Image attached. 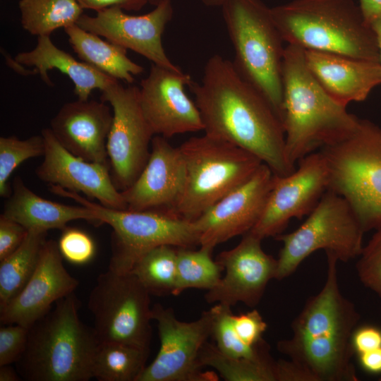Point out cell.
Listing matches in <instances>:
<instances>
[{"mask_svg":"<svg viewBox=\"0 0 381 381\" xmlns=\"http://www.w3.org/2000/svg\"><path fill=\"white\" fill-rule=\"evenodd\" d=\"M150 294L131 272L108 269L90 293L87 308L100 342H118L150 351Z\"/></svg>","mask_w":381,"mask_h":381,"instance_id":"obj_11","label":"cell"},{"mask_svg":"<svg viewBox=\"0 0 381 381\" xmlns=\"http://www.w3.org/2000/svg\"><path fill=\"white\" fill-rule=\"evenodd\" d=\"M212 252L201 247L198 250L177 248L176 282L173 295L179 296L188 289L209 291L217 285L223 268L212 260Z\"/></svg>","mask_w":381,"mask_h":381,"instance_id":"obj_32","label":"cell"},{"mask_svg":"<svg viewBox=\"0 0 381 381\" xmlns=\"http://www.w3.org/2000/svg\"><path fill=\"white\" fill-rule=\"evenodd\" d=\"M179 148L185 181L176 203L164 211L189 221L246 181L263 163L253 154L205 133L188 138Z\"/></svg>","mask_w":381,"mask_h":381,"instance_id":"obj_7","label":"cell"},{"mask_svg":"<svg viewBox=\"0 0 381 381\" xmlns=\"http://www.w3.org/2000/svg\"><path fill=\"white\" fill-rule=\"evenodd\" d=\"M4 325L0 328V366L19 359L25 349L29 330L18 324Z\"/></svg>","mask_w":381,"mask_h":381,"instance_id":"obj_37","label":"cell"},{"mask_svg":"<svg viewBox=\"0 0 381 381\" xmlns=\"http://www.w3.org/2000/svg\"><path fill=\"white\" fill-rule=\"evenodd\" d=\"M207 6H222L226 0H201Z\"/></svg>","mask_w":381,"mask_h":381,"instance_id":"obj_47","label":"cell"},{"mask_svg":"<svg viewBox=\"0 0 381 381\" xmlns=\"http://www.w3.org/2000/svg\"><path fill=\"white\" fill-rule=\"evenodd\" d=\"M44 140L41 135L27 139L16 136L0 138V195L8 198L11 193L8 179L13 171L24 161L43 156Z\"/></svg>","mask_w":381,"mask_h":381,"instance_id":"obj_34","label":"cell"},{"mask_svg":"<svg viewBox=\"0 0 381 381\" xmlns=\"http://www.w3.org/2000/svg\"><path fill=\"white\" fill-rule=\"evenodd\" d=\"M84 9L96 12L110 7H119L127 11H138L147 3V0H76Z\"/></svg>","mask_w":381,"mask_h":381,"instance_id":"obj_41","label":"cell"},{"mask_svg":"<svg viewBox=\"0 0 381 381\" xmlns=\"http://www.w3.org/2000/svg\"><path fill=\"white\" fill-rule=\"evenodd\" d=\"M106 103L78 99L66 103L52 118L50 129L59 143L73 155L109 166L107 143L113 111Z\"/></svg>","mask_w":381,"mask_h":381,"instance_id":"obj_22","label":"cell"},{"mask_svg":"<svg viewBox=\"0 0 381 381\" xmlns=\"http://www.w3.org/2000/svg\"><path fill=\"white\" fill-rule=\"evenodd\" d=\"M202 368L211 367L227 381H279L278 360L271 355L260 359L236 358L206 341L199 354Z\"/></svg>","mask_w":381,"mask_h":381,"instance_id":"obj_28","label":"cell"},{"mask_svg":"<svg viewBox=\"0 0 381 381\" xmlns=\"http://www.w3.org/2000/svg\"><path fill=\"white\" fill-rule=\"evenodd\" d=\"M41 134L44 140V153L35 170L39 179L49 186L83 193L108 208L127 210L121 192L114 183L109 166L73 155L59 143L50 128L42 129Z\"/></svg>","mask_w":381,"mask_h":381,"instance_id":"obj_19","label":"cell"},{"mask_svg":"<svg viewBox=\"0 0 381 381\" xmlns=\"http://www.w3.org/2000/svg\"><path fill=\"white\" fill-rule=\"evenodd\" d=\"M74 293L59 300L29 327L25 349L16 362L26 381H88L100 341L79 318Z\"/></svg>","mask_w":381,"mask_h":381,"instance_id":"obj_4","label":"cell"},{"mask_svg":"<svg viewBox=\"0 0 381 381\" xmlns=\"http://www.w3.org/2000/svg\"><path fill=\"white\" fill-rule=\"evenodd\" d=\"M62 260L57 242L46 240L29 281L0 310L1 324H18L29 328L59 300L74 293L79 282L68 272Z\"/></svg>","mask_w":381,"mask_h":381,"instance_id":"obj_20","label":"cell"},{"mask_svg":"<svg viewBox=\"0 0 381 381\" xmlns=\"http://www.w3.org/2000/svg\"><path fill=\"white\" fill-rule=\"evenodd\" d=\"M162 0H147V3H150V4H154V5H157L158 4L160 1H162Z\"/></svg>","mask_w":381,"mask_h":381,"instance_id":"obj_48","label":"cell"},{"mask_svg":"<svg viewBox=\"0 0 381 381\" xmlns=\"http://www.w3.org/2000/svg\"><path fill=\"white\" fill-rule=\"evenodd\" d=\"M68 42L80 60L101 72L129 84L144 69L126 55L127 49L100 36L88 32L77 24L64 28Z\"/></svg>","mask_w":381,"mask_h":381,"instance_id":"obj_26","label":"cell"},{"mask_svg":"<svg viewBox=\"0 0 381 381\" xmlns=\"http://www.w3.org/2000/svg\"><path fill=\"white\" fill-rule=\"evenodd\" d=\"M361 367L368 373H381V347L358 354Z\"/></svg>","mask_w":381,"mask_h":381,"instance_id":"obj_42","label":"cell"},{"mask_svg":"<svg viewBox=\"0 0 381 381\" xmlns=\"http://www.w3.org/2000/svg\"><path fill=\"white\" fill-rule=\"evenodd\" d=\"M298 162V168L289 174L274 175L262 215L250 231L262 240L282 234L292 218L309 214L329 189V167L321 151L311 152Z\"/></svg>","mask_w":381,"mask_h":381,"instance_id":"obj_14","label":"cell"},{"mask_svg":"<svg viewBox=\"0 0 381 381\" xmlns=\"http://www.w3.org/2000/svg\"><path fill=\"white\" fill-rule=\"evenodd\" d=\"M274 174L262 163L253 176L207 209L194 222L201 248L214 247L250 231L260 219Z\"/></svg>","mask_w":381,"mask_h":381,"instance_id":"obj_16","label":"cell"},{"mask_svg":"<svg viewBox=\"0 0 381 381\" xmlns=\"http://www.w3.org/2000/svg\"><path fill=\"white\" fill-rule=\"evenodd\" d=\"M211 308L213 313L211 337L222 353L250 359H260L270 355V346L265 340L251 346L240 339L234 328L231 306L217 303Z\"/></svg>","mask_w":381,"mask_h":381,"instance_id":"obj_33","label":"cell"},{"mask_svg":"<svg viewBox=\"0 0 381 381\" xmlns=\"http://www.w3.org/2000/svg\"><path fill=\"white\" fill-rule=\"evenodd\" d=\"M200 111L205 133L258 157L274 175L296 169L289 161L282 121L269 101L219 54L207 61L201 83L188 86Z\"/></svg>","mask_w":381,"mask_h":381,"instance_id":"obj_1","label":"cell"},{"mask_svg":"<svg viewBox=\"0 0 381 381\" xmlns=\"http://www.w3.org/2000/svg\"><path fill=\"white\" fill-rule=\"evenodd\" d=\"M47 233L28 231L18 248L0 261V310L23 289L34 273Z\"/></svg>","mask_w":381,"mask_h":381,"instance_id":"obj_27","label":"cell"},{"mask_svg":"<svg viewBox=\"0 0 381 381\" xmlns=\"http://www.w3.org/2000/svg\"><path fill=\"white\" fill-rule=\"evenodd\" d=\"M233 322L237 334L245 344L255 346L264 340L262 335L267 325L257 310L234 315Z\"/></svg>","mask_w":381,"mask_h":381,"instance_id":"obj_38","label":"cell"},{"mask_svg":"<svg viewBox=\"0 0 381 381\" xmlns=\"http://www.w3.org/2000/svg\"><path fill=\"white\" fill-rule=\"evenodd\" d=\"M28 231L18 222L0 215V261L22 244Z\"/></svg>","mask_w":381,"mask_h":381,"instance_id":"obj_39","label":"cell"},{"mask_svg":"<svg viewBox=\"0 0 381 381\" xmlns=\"http://www.w3.org/2000/svg\"><path fill=\"white\" fill-rule=\"evenodd\" d=\"M356 271L361 283L381 298V226L358 256Z\"/></svg>","mask_w":381,"mask_h":381,"instance_id":"obj_35","label":"cell"},{"mask_svg":"<svg viewBox=\"0 0 381 381\" xmlns=\"http://www.w3.org/2000/svg\"><path fill=\"white\" fill-rule=\"evenodd\" d=\"M57 243L63 258L74 265L86 264L95 254L94 241L87 233L78 229H64Z\"/></svg>","mask_w":381,"mask_h":381,"instance_id":"obj_36","label":"cell"},{"mask_svg":"<svg viewBox=\"0 0 381 381\" xmlns=\"http://www.w3.org/2000/svg\"><path fill=\"white\" fill-rule=\"evenodd\" d=\"M282 88L286 150L293 166L315 149L346 138L356 128L359 118L322 87L310 71L301 47H285Z\"/></svg>","mask_w":381,"mask_h":381,"instance_id":"obj_3","label":"cell"},{"mask_svg":"<svg viewBox=\"0 0 381 381\" xmlns=\"http://www.w3.org/2000/svg\"><path fill=\"white\" fill-rule=\"evenodd\" d=\"M173 17L171 0H162L150 12L132 16L119 7L97 11L94 16L83 14L77 22L81 28L126 49L134 51L152 64L177 68L167 56L162 35Z\"/></svg>","mask_w":381,"mask_h":381,"instance_id":"obj_17","label":"cell"},{"mask_svg":"<svg viewBox=\"0 0 381 381\" xmlns=\"http://www.w3.org/2000/svg\"><path fill=\"white\" fill-rule=\"evenodd\" d=\"M15 59L25 66L33 67L48 85H53L48 72L59 70L72 80L74 93L80 100H88L94 90L102 92L119 81L58 48L50 36L37 37L35 48L18 53Z\"/></svg>","mask_w":381,"mask_h":381,"instance_id":"obj_25","label":"cell"},{"mask_svg":"<svg viewBox=\"0 0 381 381\" xmlns=\"http://www.w3.org/2000/svg\"><path fill=\"white\" fill-rule=\"evenodd\" d=\"M351 343L358 355L381 347V329L374 326H362L354 330Z\"/></svg>","mask_w":381,"mask_h":381,"instance_id":"obj_40","label":"cell"},{"mask_svg":"<svg viewBox=\"0 0 381 381\" xmlns=\"http://www.w3.org/2000/svg\"><path fill=\"white\" fill-rule=\"evenodd\" d=\"M149 352L121 343L100 342L92 377L99 381H137L146 367Z\"/></svg>","mask_w":381,"mask_h":381,"instance_id":"obj_30","label":"cell"},{"mask_svg":"<svg viewBox=\"0 0 381 381\" xmlns=\"http://www.w3.org/2000/svg\"><path fill=\"white\" fill-rule=\"evenodd\" d=\"M18 7L23 28L37 37L76 24L83 14L76 0H20Z\"/></svg>","mask_w":381,"mask_h":381,"instance_id":"obj_29","label":"cell"},{"mask_svg":"<svg viewBox=\"0 0 381 381\" xmlns=\"http://www.w3.org/2000/svg\"><path fill=\"white\" fill-rule=\"evenodd\" d=\"M147 164L136 180L121 191L127 210H167L179 199L185 181L186 165L179 147L161 135L151 143Z\"/></svg>","mask_w":381,"mask_h":381,"instance_id":"obj_21","label":"cell"},{"mask_svg":"<svg viewBox=\"0 0 381 381\" xmlns=\"http://www.w3.org/2000/svg\"><path fill=\"white\" fill-rule=\"evenodd\" d=\"M152 320L157 323L160 348L137 381H216L213 372H205L199 354L211 337L213 313L210 308L192 322L178 320L171 308L159 303L152 307Z\"/></svg>","mask_w":381,"mask_h":381,"instance_id":"obj_12","label":"cell"},{"mask_svg":"<svg viewBox=\"0 0 381 381\" xmlns=\"http://www.w3.org/2000/svg\"><path fill=\"white\" fill-rule=\"evenodd\" d=\"M363 17L369 25L381 16V0H359Z\"/></svg>","mask_w":381,"mask_h":381,"instance_id":"obj_43","label":"cell"},{"mask_svg":"<svg viewBox=\"0 0 381 381\" xmlns=\"http://www.w3.org/2000/svg\"><path fill=\"white\" fill-rule=\"evenodd\" d=\"M101 100L113 111L107 150L110 173L121 192L138 177L150 155L155 135L145 119L139 101V87H124L119 81L102 91Z\"/></svg>","mask_w":381,"mask_h":381,"instance_id":"obj_13","label":"cell"},{"mask_svg":"<svg viewBox=\"0 0 381 381\" xmlns=\"http://www.w3.org/2000/svg\"><path fill=\"white\" fill-rule=\"evenodd\" d=\"M370 25L376 36L377 42L379 48L380 61L381 64V16L374 20L371 23Z\"/></svg>","mask_w":381,"mask_h":381,"instance_id":"obj_46","label":"cell"},{"mask_svg":"<svg viewBox=\"0 0 381 381\" xmlns=\"http://www.w3.org/2000/svg\"><path fill=\"white\" fill-rule=\"evenodd\" d=\"M365 231L347 200L328 189L305 222L295 231L274 238L282 243L275 279L296 272L301 262L318 250L348 262L360 255Z\"/></svg>","mask_w":381,"mask_h":381,"instance_id":"obj_10","label":"cell"},{"mask_svg":"<svg viewBox=\"0 0 381 381\" xmlns=\"http://www.w3.org/2000/svg\"><path fill=\"white\" fill-rule=\"evenodd\" d=\"M22 380L17 370L11 365L0 366V381H19Z\"/></svg>","mask_w":381,"mask_h":381,"instance_id":"obj_44","label":"cell"},{"mask_svg":"<svg viewBox=\"0 0 381 381\" xmlns=\"http://www.w3.org/2000/svg\"><path fill=\"white\" fill-rule=\"evenodd\" d=\"M262 239L250 231L234 248L220 253L216 261L225 274L205 298L209 303L233 306L238 303L253 308L261 300L269 282L275 279L277 260L266 253Z\"/></svg>","mask_w":381,"mask_h":381,"instance_id":"obj_18","label":"cell"},{"mask_svg":"<svg viewBox=\"0 0 381 381\" xmlns=\"http://www.w3.org/2000/svg\"><path fill=\"white\" fill-rule=\"evenodd\" d=\"M320 151L329 167V189L347 200L365 232L380 227L381 127L359 119L349 136Z\"/></svg>","mask_w":381,"mask_h":381,"instance_id":"obj_8","label":"cell"},{"mask_svg":"<svg viewBox=\"0 0 381 381\" xmlns=\"http://www.w3.org/2000/svg\"><path fill=\"white\" fill-rule=\"evenodd\" d=\"M307 66L326 92L346 107L364 101L381 85V64L343 55L305 50Z\"/></svg>","mask_w":381,"mask_h":381,"instance_id":"obj_23","label":"cell"},{"mask_svg":"<svg viewBox=\"0 0 381 381\" xmlns=\"http://www.w3.org/2000/svg\"><path fill=\"white\" fill-rule=\"evenodd\" d=\"M221 7L234 50V66L269 101L282 121L285 47L271 8L261 0H226Z\"/></svg>","mask_w":381,"mask_h":381,"instance_id":"obj_6","label":"cell"},{"mask_svg":"<svg viewBox=\"0 0 381 381\" xmlns=\"http://www.w3.org/2000/svg\"><path fill=\"white\" fill-rule=\"evenodd\" d=\"M326 255L324 286L293 320L291 337L279 341L277 347L315 381H358L351 338L361 315L340 290L337 258Z\"/></svg>","mask_w":381,"mask_h":381,"instance_id":"obj_2","label":"cell"},{"mask_svg":"<svg viewBox=\"0 0 381 381\" xmlns=\"http://www.w3.org/2000/svg\"><path fill=\"white\" fill-rule=\"evenodd\" d=\"M49 190L92 209L99 224L105 223L112 228L109 269L114 272H131L144 253L159 246L190 248L200 245V234L194 222L169 212L114 210L58 186L50 185Z\"/></svg>","mask_w":381,"mask_h":381,"instance_id":"obj_9","label":"cell"},{"mask_svg":"<svg viewBox=\"0 0 381 381\" xmlns=\"http://www.w3.org/2000/svg\"><path fill=\"white\" fill-rule=\"evenodd\" d=\"M4 55L6 57V60L8 66L11 67L14 71H17L18 73L23 75H34L37 73L35 69H32V70L26 69L25 68V66L18 63L16 59H13L8 54H6L5 52H4Z\"/></svg>","mask_w":381,"mask_h":381,"instance_id":"obj_45","label":"cell"},{"mask_svg":"<svg viewBox=\"0 0 381 381\" xmlns=\"http://www.w3.org/2000/svg\"><path fill=\"white\" fill-rule=\"evenodd\" d=\"M271 13L288 44L380 63L375 34L354 0H291Z\"/></svg>","mask_w":381,"mask_h":381,"instance_id":"obj_5","label":"cell"},{"mask_svg":"<svg viewBox=\"0 0 381 381\" xmlns=\"http://www.w3.org/2000/svg\"><path fill=\"white\" fill-rule=\"evenodd\" d=\"M192 80L179 67L173 69L152 64L149 74L140 82L139 101L155 135L168 138L203 131L200 111L185 92Z\"/></svg>","mask_w":381,"mask_h":381,"instance_id":"obj_15","label":"cell"},{"mask_svg":"<svg viewBox=\"0 0 381 381\" xmlns=\"http://www.w3.org/2000/svg\"><path fill=\"white\" fill-rule=\"evenodd\" d=\"M177 247L162 245L144 253L134 264V274L150 295L172 294L176 282Z\"/></svg>","mask_w":381,"mask_h":381,"instance_id":"obj_31","label":"cell"},{"mask_svg":"<svg viewBox=\"0 0 381 381\" xmlns=\"http://www.w3.org/2000/svg\"><path fill=\"white\" fill-rule=\"evenodd\" d=\"M2 214L18 222L28 231H63L69 222L78 219L99 224L92 209L44 199L31 190L19 176L12 182L11 193L4 203Z\"/></svg>","mask_w":381,"mask_h":381,"instance_id":"obj_24","label":"cell"}]
</instances>
